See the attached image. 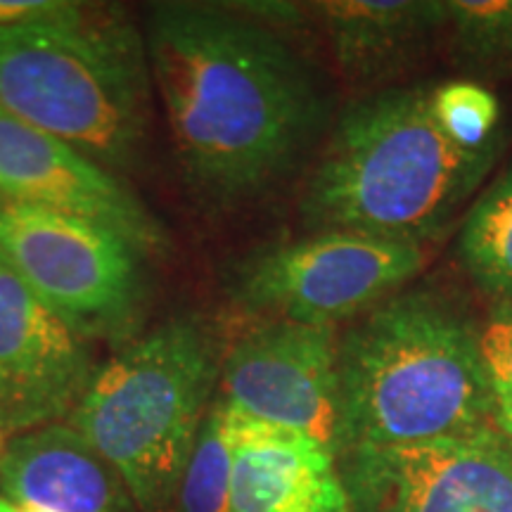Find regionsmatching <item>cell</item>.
I'll use <instances>...</instances> for the list:
<instances>
[{"instance_id": "1", "label": "cell", "mask_w": 512, "mask_h": 512, "mask_svg": "<svg viewBox=\"0 0 512 512\" xmlns=\"http://www.w3.org/2000/svg\"><path fill=\"white\" fill-rule=\"evenodd\" d=\"M143 36L178 171L207 209L271 195L328 131L316 72L235 5L155 3Z\"/></svg>"}, {"instance_id": "2", "label": "cell", "mask_w": 512, "mask_h": 512, "mask_svg": "<svg viewBox=\"0 0 512 512\" xmlns=\"http://www.w3.org/2000/svg\"><path fill=\"white\" fill-rule=\"evenodd\" d=\"M430 98L427 83L382 88L337 114L299 197L311 233L344 230L422 245L456 219L503 145H456L434 119Z\"/></svg>"}, {"instance_id": "3", "label": "cell", "mask_w": 512, "mask_h": 512, "mask_svg": "<svg viewBox=\"0 0 512 512\" xmlns=\"http://www.w3.org/2000/svg\"><path fill=\"white\" fill-rule=\"evenodd\" d=\"M482 323L451 297L408 287L339 337L344 451L498 430Z\"/></svg>"}, {"instance_id": "4", "label": "cell", "mask_w": 512, "mask_h": 512, "mask_svg": "<svg viewBox=\"0 0 512 512\" xmlns=\"http://www.w3.org/2000/svg\"><path fill=\"white\" fill-rule=\"evenodd\" d=\"M152 91L145 36L117 10L72 3L0 29V107L112 174L143 157Z\"/></svg>"}, {"instance_id": "5", "label": "cell", "mask_w": 512, "mask_h": 512, "mask_svg": "<svg viewBox=\"0 0 512 512\" xmlns=\"http://www.w3.org/2000/svg\"><path fill=\"white\" fill-rule=\"evenodd\" d=\"M226 347L200 313H178L117 349L93 380L69 425L114 467L138 512H169Z\"/></svg>"}, {"instance_id": "6", "label": "cell", "mask_w": 512, "mask_h": 512, "mask_svg": "<svg viewBox=\"0 0 512 512\" xmlns=\"http://www.w3.org/2000/svg\"><path fill=\"white\" fill-rule=\"evenodd\" d=\"M0 256L76 335L117 349L138 337L147 256L114 230L62 211L0 202Z\"/></svg>"}, {"instance_id": "7", "label": "cell", "mask_w": 512, "mask_h": 512, "mask_svg": "<svg viewBox=\"0 0 512 512\" xmlns=\"http://www.w3.org/2000/svg\"><path fill=\"white\" fill-rule=\"evenodd\" d=\"M422 266V245L320 230L242 256L228 292L259 316L337 325L403 290Z\"/></svg>"}, {"instance_id": "8", "label": "cell", "mask_w": 512, "mask_h": 512, "mask_svg": "<svg viewBox=\"0 0 512 512\" xmlns=\"http://www.w3.org/2000/svg\"><path fill=\"white\" fill-rule=\"evenodd\" d=\"M219 387L235 411L344 453L335 325L264 318L228 347Z\"/></svg>"}, {"instance_id": "9", "label": "cell", "mask_w": 512, "mask_h": 512, "mask_svg": "<svg viewBox=\"0 0 512 512\" xmlns=\"http://www.w3.org/2000/svg\"><path fill=\"white\" fill-rule=\"evenodd\" d=\"M351 503L368 512H512V441L501 430L363 448Z\"/></svg>"}, {"instance_id": "10", "label": "cell", "mask_w": 512, "mask_h": 512, "mask_svg": "<svg viewBox=\"0 0 512 512\" xmlns=\"http://www.w3.org/2000/svg\"><path fill=\"white\" fill-rule=\"evenodd\" d=\"M0 202L62 211L100 223L138 252L164 256L169 233L143 200L105 166L0 107Z\"/></svg>"}, {"instance_id": "11", "label": "cell", "mask_w": 512, "mask_h": 512, "mask_svg": "<svg viewBox=\"0 0 512 512\" xmlns=\"http://www.w3.org/2000/svg\"><path fill=\"white\" fill-rule=\"evenodd\" d=\"M93 373L91 342L0 256V444L69 420Z\"/></svg>"}, {"instance_id": "12", "label": "cell", "mask_w": 512, "mask_h": 512, "mask_svg": "<svg viewBox=\"0 0 512 512\" xmlns=\"http://www.w3.org/2000/svg\"><path fill=\"white\" fill-rule=\"evenodd\" d=\"M226 408L235 512H351L335 453L304 434Z\"/></svg>"}, {"instance_id": "13", "label": "cell", "mask_w": 512, "mask_h": 512, "mask_svg": "<svg viewBox=\"0 0 512 512\" xmlns=\"http://www.w3.org/2000/svg\"><path fill=\"white\" fill-rule=\"evenodd\" d=\"M0 496L53 512L136 510L114 467L69 422L0 444Z\"/></svg>"}, {"instance_id": "14", "label": "cell", "mask_w": 512, "mask_h": 512, "mask_svg": "<svg viewBox=\"0 0 512 512\" xmlns=\"http://www.w3.org/2000/svg\"><path fill=\"white\" fill-rule=\"evenodd\" d=\"M316 12L337 69L356 86L401 76L446 29V0H328Z\"/></svg>"}, {"instance_id": "15", "label": "cell", "mask_w": 512, "mask_h": 512, "mask_svg": "<svg viewBox=\"0 0 512 512\" xmlns=\"http://www.w3.org/2000/svg\"><path fill=\"white\" fill-rule=\"evenodd\" d=\"M458 259L472 283L512 309V162L465 211Z\"/></svg>"}, {"instance_id": "16", "label": "cell", "mask_w": 512, "mask_h": 512, "mask_svg": "<svg viewBox=\"0 0 512 512\" xmlns=\"http://www.w3.org/2000/svg\"><path fill=\"white\" fill-rule=\"evenodd\" d=\"M444 31L467 72L512 76V0H446Z\"/></svg>"}, {"instance_id": "17", "label": "cell", "mask_w": 512, "mask_h": 512, "mask_svg": "<svg viewBox=\"0 0 512 512\" xmlns=\"http://www.w3.org/2000/svg\"><path fill=\"white\" fill-rule=\"evenodd\" d=\"M176 503L181 512H235L233 437L228 408L221 399L211 403L207 420L197 434Z\"/></svg>"}, {"instance_id": "18", "label": "cell", "mask_w": 512, "mask_h": 512, "mask_svg": "<svg viewBox=\"0 0 512 512\" xmlns=\"http://www.w3.org/2000/svg\"><path fill=\"white\" fill-rule=\"evenodd\" d=\"M432 114L453 143L465 150L503 145L501 102L475 81H446L432 86Z\"/></svg>"}, {"instance_id": "19", "label": "cell", "mask_w": 512, "mask_h": 512, "mask_svg": "<svg viewBox=\"0 0 512 512\" xmlns=\"http://www.w3.org/2000/svg\"><path fill=\"white\" fill-rule=\"evenodd\" d=\"M496 427L512 441V309L498 304L479 330Z\"/></svg>"}, {"instance_id": "20", "label": "cell", "mask_w": 512, "mask_h": 512, "mask_svg": "<svg viewBox=\"0 0 512 512\" xmlns=\"http://www.w3.org/2000/svg\"><path fill=\"white\" fill-rule=\"evenodd\" d=\"M0 512H53L46 508H36V505H22V503H12L8 498L0 496Z\"/></svg>"}]
</instances>
